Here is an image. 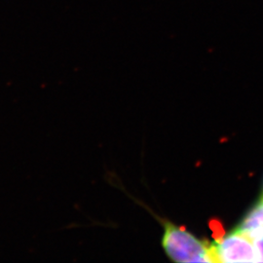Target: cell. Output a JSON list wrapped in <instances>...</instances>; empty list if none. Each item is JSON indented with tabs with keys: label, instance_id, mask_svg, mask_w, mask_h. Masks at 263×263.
<instances>
[{
	"label": "cell",
	"instance_id": "3",
	"mask_svg": "<svg viewBox=\"0 0 263 263\" xmlns=\"http://www.w3.org/2000/svg\"><path fill=\"white\" fill-rule=\"evenodd\" d=\"M244 235L253 239L263 232V194L241 218L234 228Z\"/></svg>",
	"mask_w": 263,
	"mask_h": 263
},
{
	"label": "cell",
	"instance_id": "4",
	"mask_svg": "<svg viewBox=\"0 0 263 263\" xmlns=\"http://www.w3.org/2000/svg\"><path fill=\"white\" fill-rule=\"evenodd\" d=\"M252 240L254 242V247H255V250L257 253L258 261L263 262V232L255 236Z\"/></svg>",
	"mask_w": 263,
	"mask_h": 263
},
{
	"label": "cell",
	"instance_id": "2",
	"mask_svg": "<svg viewBox=\"0 0 263 263\" xmlns=\"http://www.w3.org/2000/svg\"><path fill=\"white\" fill-rule=\"evenodd\" d=\"M212 253L214 262H259L253 240L235 230L216 239Z\"/></svg>",
	"mask_w": 263,
	"mask_h": 263
},
{
	"label": "cell",
	"instance_id": "1",
	"mask_svg": "<svg viewBox=\"0 0 263 263\" xmlns=\"http://www.w3.org/2000/svg\"><path fill=\"white\" fill-rule=\"evenodd\" d=\"M116 187H119L125 192L128 197L135 203L144 208L151 216L156 218L163 228V235L161 238V246L163 251L170 260L174 262H214L212 253V244L203 241L192 234L183 226H179L167 218L158 216L151 207L142 203L141 200L134 197L123 187L120 183L111 182Z\"/></svg>",
	"mask_w": 263,
	"mask_h": 263
},
{
	"label": "cell",
	"instance_id": "5",
	"mask_svg": "<svg viewBox=\"0 0 263 263\" xmlns=\"http://www.w3.org/2000/svg\"><path fill=\"white\" fill-rule=\"evenodd\" d=\"M262 194H263V191H262Z\"/></svg>",
	"mask_w": 263,
	"mask_h": 263
}]
</instances>
